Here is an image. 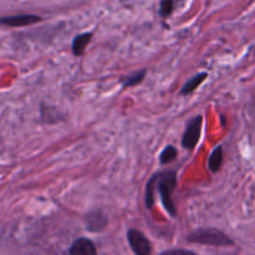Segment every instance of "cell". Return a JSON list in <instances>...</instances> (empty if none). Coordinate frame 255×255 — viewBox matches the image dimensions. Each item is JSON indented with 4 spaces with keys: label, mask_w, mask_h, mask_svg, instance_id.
<instances>
[{
    "label": "cell",
    "mask_w": 255,
    "mask_h": 255,
    "mask_svg": "<svg viewBox=\"0 0 255 255\" xmlns=\"http://www.w3.org/2000/svg\"><path fill=\"white\" fill-rule=\"evenodd\" d=\"M154 176H156V187L161 194L162 203H163L166 211L172 217H174L176 216V209H174L173 201H172V193L177 186L176 171L168 169V171L161 172V173H156Z\"/></svg>",
    "instance_id": "1"
},
{
    "label": "cell",
    "mask_w": 255,
    "mask_h": 255,
    "mask_svg": "<svg viewBox=\"0 0 255 255\" xmlns=\"http://www.w3.org/2000/svg\"><path fill=\"white\" fill-rule=\"evenodd\" d=\"M188 241L192 243L204 244V246H214V247H231L233 246V241L228 238V236L223 232L214 228L208 229H198V231L191 233L188 237Z\"/></svg>",
    "instance_id": "2"
},
{
    "label": "cell",
    "mask_w": 255,
    "mask_h": 255,
    "mask_svg": "<svg viewBox=\"0 0 255 255\" xmlns=\"http://www.w3.org/2000/svg\"><path fill=\"white\" fill-rule=\"evenodd\" d=\"M202 116H196L188 122L187 128L184 131L183 138H182V146L187 149H193L198 142L202 131Z\"/></svg>",
    "instance_id": "3"
},
{
    "label": "cell",
    "mask_w": 255,
    "mask_h": 255,
    "mask_svg": "<svg viewBox=\"0 0 255 255\" xmlns=\"http://www.w3.org/2000/svg\"><path fill=\"white\" fill-rule=\"evenodd\" d=\"M127 239L131 246L132 251L137 255H148L151 254L152 248L148 239L137 229H129L127 232Z\"/></svg>",
    "instance_id": "4"
},
{
    "label": "cell",
    "mask_w": 255,
    "mask_h": 255,
    "mask_svg": "<svg viewBox=\"0 0 255 255\" xmlns=\"http://www.w3.org/2000/svg\"><path fill=\"white\" fill-rule=\"evenodd\" d=\"M39 21H41V17L37 16V15H29V14L15 15V16H6L0 19V24L7 25V26H11V27L26 26V25L36 24V22Z\"/></svg>",
    "instance_id": "5"
},
{
    "label": "cell",
    "mask_w": 255,
    "mask_h": 255,
    "mask_svg": "<svg viewBox=\"0 0 255 255\" xmlns=\"http://www.w3.org/2000/svg\"><path fill=\"white\" fill-rule=\"evenodd\" d=\"M96 252V247L90 239L79 238L76 242H74L69 253L71 255H95Z\"/></svg>",
    "instance_id": "6"
},
{
    "label": "cell",
    "mask_w": 255,
    "mask_h": 255,
    "mask_svg": "<svg viewBox=\"0 0 255 255\" xmlns=\"http://www.w3.org/2000/svg\"><path fill=\"white\" fill-rule=\"evenodd\" d=\"M86 227L89 231L91 232H101L102 229H105L107 224V219L101 212H90L89 214H86Z\"/></svg>",
    "instance_id": "7"
},
{
    "label": "cell",
    "mask_w": 255,
    "mask_h": 255,
    "mask_svg": "<svg viewBox=\"0 0 255 255\" xmlns=\"http://www.w3.org/2000/svg\"><path fill=\"white\" fill-rule=\"evenodd\" d=\"M91 36L92 35L90 32H85V34H80L75 37L74 41H72V51L75 55L80 56V55L84 54L87 45L91 41Z\"/></svg>",
    "instance_id": "8"
},
{
    "label": "cell",
    "mask_w": 255,
    "mask_h": 255,
    "mask_svg": "<svg viewBox=\"0 0 255 255\" xmlns=\"http://www.w3.org/2000/svg\"><path fill=\"white\" fill-rule=\"evenodd\" d=\"M207 76H208V74H207V72H202V74H198V75H196L194 77H192L189 81L186 82V85H184L183 89H182L181 94L182 95L192 94V92H193L194 90H196L197 87H198L199 85H201L202 82L207 79Z\"/></svg>",
    "instance_id": "9"
},
{
    "label": "cell",
    "mask_w": 255,
    "mask_h": 255,
    "mask_svg": "<svg viewBox=\"0 0 255 255\" xmlns=\"http://www.w3.org/2000/svg\"><path fill=\"white\" fill-rule=\"evenodd\" d=\"M222 162H223V148L222 146H218L211 153L208 159V167L212 172H217L221 169Z\"/></svg>",
    "instance_id": "10"
},
{
    "label": "cell",
    "mask_w": 255,
    "mask_h": 255,
    "mask_svg": "<svg viewBox=\"0 0 255 255\" xmlns=\"http://www.w3.org/2000/svg\"><path fill=\"white\" fill-rule=\"evenodd\" d=\"M156 188V176L152 177L148 182H147L146 186V207L151 209L153 207L154 198H153V192Z\"/></svg>",
    "instance_id": "11"
},
{
    "label": "cell",
    "mask_w": 255,
    "mask_h": 255,
    "mask_svg": "<svg viewBox=\"0 0 255 255\" xmlns=\"http://www.w3.org/2000/svg\"><path fill=\"white\" fill-rule=\"evenodd\" d=\"M144 76H146V70H141V71L136 72L133 74L132 76H128L127 79L124 80V87H132V86H136V85L141 84L143 81Z\"/></svg>",
    "instance_id": "12"
},
{
    "label": "cell",
    "mask_w": 255,
    "mask_h": 255,
    "mask_svg": "<svg viewBox=\"0 0 255 255\" xmlns=\"http://www.w3.org/2000/svg\"><path fill=\"white\" fill-rule=\"evenodd\" d=\"M177 157V149L173 146H167L163 149V152L161 153V163L167 164L169 162H172L173 159H176Z\"/></svg>",
    "instance_id": "13"
},
{
    "label": "cell",
    "mask_w": 255,
    "mask_h": 255,
    "mask_svg": "<svg viewBox=\"0 0 255 255\" xmlns=\"http://www.w3.org/2000/svg\"><path fill=\"white\" fill-rule=\"evenodd\" d=\"M172 10H173V0H162L161 6H159V14H161V16H169Z\"/></svg>",
    "instance_id": "14"
},
{
    "label": "cell",
    "mask_w": 255,
    "mask_h": 255,
    "mask_svg": "<svg viewBox=\"0 0 255 255\" xmlns=\"http://www.w3.org/2000/svg\"><path fill=\"white\" fill-rule=\"evenodd\" d=\"M164 254H192V252H188V251H169V252H164Z\"/></svg>",
    "instance_id": "15"
}]
</instances>
